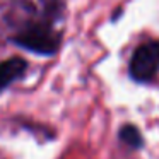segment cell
I'll return each instance as SVG.
<instances>
[{"mask_svg": "<svg viewBox=\"0 0 159 159\" xmlns=\"http://www.w3.org/2000/svg\"><path fill=\"white\" fill-rule=\"evenodd\" d=\"M28 70V62L21 57H12L0 62V93L12 82L21 79Z\"/></svg>", "mask_w": 159, "mask_h": 159, "instance_id": "3", "label": "cell"}, {"mask_svg": "<svg viewBox=\"0 0 159 159\" xmlns=\"http://www.w3.org/2000/svg\"><path fill=\"white\" fill-rule=\"evenodd\" d=\"M120 139L125 142L127 145H130V147L134 149H139L142 145V137H140V132L137 130V127H134V125H125V127H121L120 130Z\"/></svg>", "mask_w": 159, "mask_h": 159, "instance_id": "4", "label": "cell"}, {"mask_svg": "<svg viewBox=\"0 0 159 159\" xmlns=\"http://www.w3.org/2000/svg\"><path fill=\"white\" fill-rule=\"evenodd\" d=\"M12 41L38 55H53L60 45V34L50 21H36L22 26L16 36H12Z\"/></svg>", "mask_w": 159, "mask_h": 159, "instance_id": "1", "label": "cell"}, {"mask_svg": "<svg viewBox=\"0 0 159 159\" xmlns=\"http://www.w3.org/2000/svg\"><path fill=\"white\" fill-rule=\"evenodd\" d=\"M132 79L149 82L159 72V41H147L134 52L128 67Z\"/></svg>", "mask_w": 159, "mask_h": 159, "instance_id": "2", "label": "cell"}]
</instances>
